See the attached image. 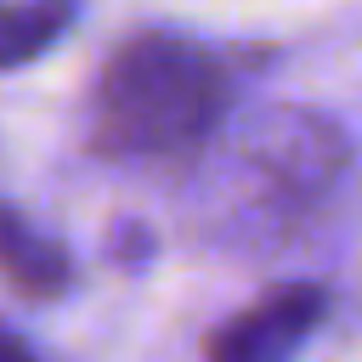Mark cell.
Listing matches in <instances>:
<instances>
[{
	"label": "cell",
	"instance_id": "obj_3",
	"mask_svg": "<svg viewBox=\"0 0 362 362\" xmlns=\"http://www.w3.org/2000/svg\"><path fill=\"white\" fill-rule=\"evenodd\" d=\"M0 277L23 294V300H57L74 277L68 249L45 232H34L11 204H0Z\"/></svg>",
	"mask_w": 362,
	"mask_h": 362
},
{
	"label": "cell",
	"instance_id": "obj_5",
	"mask_svg": "<svg viewBox=\"0 0 362 362\" xmlns=\"http://www.w3.org/2000/svg\"><path fill=\"white\" fill-rule=\"evenodd\" d=\"M107 249H113V260H119V266H141V260L153 255V232H147L141 221H119Z\"/></svg>",
	"mask_w": 362,
	"mask_h": 362
},
{
	"label": "cell",
	"instance_id": "obj_4",
	"mask_svg": "<svg viewBox=\"0 0 362 362\" xmlns=\"http://www.w3.org/2000/svg\"><path fill=\"white\" fill-rule=\"evenodd\" d=\"M79 17V0H0V74L45 57Z\"/></svg>",
	"mask_w": 362,
	"mask_h": 362
},
{
	"label": "cell",
	"instance_id": "obj_2",
	"mask_svg": "<svg viewBox=\"0 0 362 362\" xmlns=\"http://www.w3.org/2000/svg\"><path fill=\"white\" fill-rule=\"evenodd\" d=\"M322 317H328L322 283H277L204 339V362H294V351Z\"/></svg>",
	"mask_w": 362,
	"mask_h": 362
},
{
	"label": "cell",
	"instance_id": "obj_6",
	"mask_svg": "<svg viewBox=\"0 0 362 362\" xmlns=\"http://www.w3.org/2000/svg\"><path fill=\"white\" fill-rule=\"evenodd\" d=\"M0 362H40L23 339H11V334H0Z\"/></svg>",
	"mask_w": 362,
	"mask_h": 362
},
{
	"label": "cell",
	"instance_id": "obj_1",
	"mask_svg": "<svg viewBox=\"0 0 362 362\" xmlns=\"http://www.w3.org/2000/svg\"><path fill=\"white\" fill-rule=\"evenodd\" d=\"M232 57L175 28L124 34L90 85V147L124 164L198 153L232 107Z\"/></svg>",
	"mask_w": 362,
	"mask_h": 362
}]
</instances>
